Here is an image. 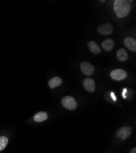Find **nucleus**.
I'll list each match as a JSON object with an SVG mask.
<instances>
[{"mask_svg": "<svg viewBox=\"0 0 136 153\" xmlns=\"http://www.w3.org/2000/svg\"><path fill=\"white\" fill-rule=\"evenodd\" d=\"M124 44L132 52L136 51V41L132 37H127L124 41Z\"/></svg>", "mask_w": 136, "mask_h": 153, "instance_id": "8", "label": "nucleus"}, {"mask_svg": "<svg viewBox=\"0 0 136 153\" xmlns=\"http://www.w3.org/2000/svg\"><path fill=\"white\" fill-rule=\"evenodd\" d=\"M9 143V139L5 135H1L0 137V152L6 149Z\"/></svg>", "mask_w": 136, "mask_h": 153, "instance_id": "14", "label": "nucleus"}, {"mask_svg": "<svg viewBox=\"0 0 136 153\" xmlns=\"http://www.w3.org/2000/svg\"><path fill=\"white\" fill-rule=\"evenodd\" d=\"M126 88H125L124 90H123V94H122V96H123V98H126V97L125 96V94H126Z\"/></svg>", "mask_w": 136, "mask_h": 153, "instance_id": "15", "label": "nucleus"}, {"mask_svg": "<svg viewBox=\"0 0 136 153\" xmlns=\"http://www.w3.org/2000/svg\"><path fill=\"white\" fill-rule=\"evenodd\" d=\"M61 103L67 109L70 110H75L78 107V103L72 96H66L61 100Z\"/></svg>", "mask_w": 136, "mask_h": 153, "instance_id": "2", "label": "nucleus"}, {"mask_svg": "<svg viewBox=\"0 0 136 153\" xmlns=\"http://www.w3.org/2000/svg\"><path fill=\"white\" fill-rule=\"evenodd\" d=\"M111 97L114 100H116V97L114 95V93L113 92H111Z\"/></svg>", "mask_w": 136, "mask_h": 153, "instance_id": "16", "label": "nucleus"}, {"mask_svg": "<svg viewBox=\"0 0 136 153\" xmlns=\"http://www.w3.org/2000/svg\"><path fill=\"white\" fill-rule=\"evenodd\" d=\"M130 153H136V148H134L133 149H132Z\"/></svg>", "mask_w": 136, "mask_h": 153, "instance_id": "17", "label": "nucleus"}, {"mask_svg": "<svg viewBox=\"0 0 136 153\" xmlns=\"http://www.w3.org/2000/svg\"><path fill=\"white\" fill-rule=\"evenodd\" d=\"M80 68L82 72L87 76L92 75L95 72V68L89 62L84 61L80 65Z\"/></svg>", "mask_w": 136, "mask_h": 153, "instance_id": "5", "label": "nucleus"}, {"mask_svg": "<svg viewBox=\"0 0 136 153\" xmlns=\"http://www.w3.org/2000/svg\"><path fill=\"white\" fill-rule=\"evenodd\" d=\"M132 134V129L129 126H124L118 129L116 132V136L123 140L129 137Z\"/></svg>", "mask_w": 136, "mask_h": 153, "instance_id": "3", "label": "nucleus"}, {"mask_svg": "<svg viewBox=\"0 0 136 153\" xmlns=\"http://www.w3.org/2000/svg\"><path fill=\"white\" fill-rule=\"evenodd\" d=\"M48 118V114L45 111H39L34 117V120L37 123H41L46 121Z\"/></svg>", "mask_w": 136, "mask_h": 153, "instance_id": "10", "label": "nucleus"}, {"mask_svg": "<svg viewBox=\"0 0 136 153\" xmlns=\"http://www.w3.org/2000/svg\"><path fill=\"white\" fill-rule=\"evenodd\" d=\"M98 33L101 35L107 36L112 34L114 31L113 26L110 23H105L101 25H100L97 28Z\"/></svg>", "mask_w": 136, "mask_h": 153, "instance_id": "6", "label": "nucleus"}, {"mask_svg": "<svg viewBox=\"0 0 136 153\" xmlns=\"http://www.w3.org/2000/svg\"><path fill=\"white\" fill-rule=\"evenodd\" d=\"M88 47L91 51V52L95 55L100 54L101 52L100 46L95 41H90L88 43Z\"/></svg>", "mask_w": 136, "mask_h": 153, "instance_id": "11", "label": "nucleus"}, {"mask_svg": "<svg viewBox=\"0 0 136 153\" xmlns=\"http://www.w3.org/2000/svg\"><path fill=\"white\" fill-rule=\"evenodd\" d=\"M131 4L126 0H115L114 4V9L117 16L123 18L127 16L131 10Z\"/></svg>", "mask_w": 136, "mask_h": 153, "instance_id": "1", "label": "nucleus"}, {"mask_svg": "<svg viewBox=\"0 0 136 153\" xmlns=\"http://www.w3.org/2000/svg\"><path fill=\"white\" fill-rule=\"evenodd\" d=\"M101 46L104 50L106 51V52H109V51H111L114 48V41L112 39H110V38H109V39L104 40L101 43Z\"/></svg>", "mask_w": 136, "mask_h": 153, "instance_id": "9", "label": "nucleus"}, {"mask_svg": "<svg viewBox=\"0 0 136 153\" xmlns=\"http://www.w3.org/2000/svg\"><path fill=\"white\" fill-rule=\"evenodd\" d=\"M117 58L120 61H125L128 58V53L125 49L120 48L117 52Z\"/></svg>", "mask_w": 136, "mask_h": 153, "instance_id": "13", "label": "nucleus"}, {"mask_svg": "<svg viewBox=\"0 0 136 153\" xmlns=\"http://www.w3.org/2000/svg\"><path fill=\"white\" fill-rule=\"evenodd\" d=\"M110 77L114 80L121 81L127 77V72L123 69H115L110 72Z\"/></svg>", "mask_w": 136, "mask_h": 153, "instance_id": "4", "label": "nucleus"}, {"mask_svg": "<svg viewBox=\"0 0 136 153\" xmlns=\"http://www.w3.org/2000/svg\"><path fill=\"white\" fill-rule=\"evenodd\" d=\"M62 83V80L59 76H54L49 80L48 86L51 89H54L55 88L59 86Z\"/></svg>", "mask_w": 136, "mask_h": 153, "instance_id": "12", "label": "nucleus"}, {"mask_svg": "<svg viewBox=\"0 0 136 153\" xmlns=\"http://www.w3.org/2000/svg\"><path fill=\"white\" fill-rule=\"evenodd\" d=\"M83 85L85 90L90 93H93L95 90V82L90 78H86L83 82Z\"/></svg>", "mask_w": 136, "mask_h": 153, "instance_id": "7", "label": "nucleus"}]
</instances>
